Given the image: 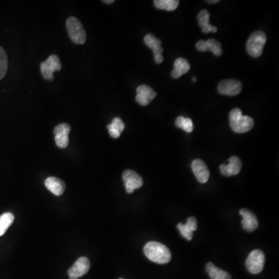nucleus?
I'll return each mask as SVG.
<instances>
[{"label": "nucleus", "instance_id": "nucleus-14", "mask_svg": "<svg viewBox=\"0 0 279 279\" xmlns=\"http://www.w3.org/2000/svg\"><path fill=\"white\" fill-rule=\"evenodd\" d=\"M192 169L196 179L202 184H205L208 182L210 178V171L207 165L201 159H196L192 163Z\"/></svg>", "mask_w": 279, "mask_h": 279}, {"label": "nucleus", "instance_id": "nucleus-12", "mask_svg": "<svg viewBox=\"0 0 279 279\" xmlns=\"http://www.w3.org/2000/svg\"><path fill=\"white\" fill-rule=\"evenodd\" d=\"M136 100L141 106H148L151 101L156 97L157 92L151 87L147 85H141L137 89Z\"/></svg>", "mask_w": 279, "mask_h": 279}, {"label": "nucleus", "instance_id": "nucleus-25", "mask_svg": "<svg viewBox=\"0 0 279 279\" xmlns=\"http://www.w3.org/2000/svg\"><path fill=\"white\" fill-rule=\"evenodd\" d=\"M175 125L179 128L182 129L187 133H192L193 131V120L190 118H185L182 116H179L176 120H175Z\"/></svg>", "mask_w": 279, "mask_h": 279}, {"label": "nucleus", "instance_id": "nucleus-4", "mask_svg": "<svg viewBox=\"0 0 279 279\" xmlns=\"http://www.w3.org/2000/svg\"><path fill=\"white\" fill-rule=\"evenodd\" d=\"M66 28L70 39L77 44H83L86 40V33L82 23L77 18L71 16L67 19Z\"/></svg>", "mask_w": 279, "mask_h": 279}, {"label": "nucleus", "instance_id": "nucleus-16", "mask_svg": "<svg viewBox=\"0 0 279 279\" xmlns=\"http://www.w3.org/2000/svg\"><path fill=\"white\" fill-rule=\"evenodd\" d=\"M240 214L243 217L242 225L245 231L248 232H253L259 227L258 219L252 211H250L247 209H242L240 210Z\"/></svg>", "mask_w": 279, "mask_h": 279}, {"label": "nucleus", "instance_id": "nucleus-3", "mask_svg": "<svg viewBox=\"0 0 279 279\" xmlns=\"http://www.w3.org/2000/svg\"><path fill=\"white\" fill-rule=\"evenodd\" d=\"M267 36L263 31L254 32L250 35L247 42L246 49L248 54L253 57H260L266 45Z\"/></svg>", "mask_w": 279, "mask_h": 279}, {"label": "nucleus", "instance_id": "nucleus-6", "mask_svg": "<svg viewBox=\"0 0 279 279\" xmlns=\"http://www.w3.org/2000/svg\"><path fill=\"white\" fill-rule=\"evenodd\" d=\"M61 69V64L59 57L55 54L50 55V57L43 61L40 64V71L43 78L48 81H52L54 79V72L56 71H60Z\"/></svg>", "mask_w": 279, "mask_h": 279}, {"label": "nucleus", "instance_id": "nucleus-18", "mask_svg": "<svg viewBox=\"0 0 279 279\" xmlns=\"http://www.w3.org/2000/svg\"><path fill=\"white\" fill-rule=\"evenodd\" d=\"M44 185L50 193L57 196H61L65 190L64 182L56 177L47 178L44 182Z\"/></svg>", "mask_w": 279, "mask_h": 279}, {"label": "nucleus", "instance_id": "nucleus-20", "mask_svg": "<svg viewBox=\"0 0 279 279\" xmlns=\"http://www.w3.org/2000/svg\"><path fill=\"white\" fill-rule=\"evenodd\" d=\"M190 64L189 61L183 58V57H179L175 60L174 63V68L172 71V76L174 78H180L182 75H185L186 73L190 70Z\"/></svg>", "mask_w": 279, "mask_h": 279}, {"label": "nucleus", "instance_id": "nucleus-23", "mask_svg": "<svg viewBox=\"0 0 279 279\" xmlns=\"http://www.w3.org/2000/svg\"><path fill=\"white\" fill-rule=\"evenodd\" d=\"M154 4L158 9L174 11L179 6V0H155L154 1Z\"/></svg>", "mask_w": 279, "mask_h": 279}, {"label": "nucleus", "instance_id": "nucleus-30", "mask_svg": "<svg viewBox=\"0 0 279 279\" xmlns=\"http://www.w3.org/2000/svg\"></svg>", "mask_w": 279, "mask_h": 279}, {"label": "nucleus", "instance_id": "nucleus-1", "mask_svg": "<svg viewBox=\"0 0 279 279\" xmlns=\"http://www.w3.org/2000/svg\"><path fill=\"white\" fill-rule=\"evenodd\" d=\"M144 252L145 256L150 261L160 265L168 263L172 259L170 250L165 245L156 241L148 242L144 246Z\"/></svg>", "mask_w": 279, "mask_h": 279}, {"label": "nucleus", "instance_id": "nucleus-21", "mask_svg": "<svg viewBox=\"0 0 279 279\" xmlns=\"http://www.w3.org/2000/svg\"><path fill=\"white\" fill-rule=\"evenodd\" d=\"M206 270L211 279H231L229 273L216 267L215 265L212 262L207 263Z\"/></svg>", "mask_w": 279, "mask_h": 279}, {"label": "nucleus", "instance_id": "nucleus-7", "mask_svg": "<svg viewBox=\"0 0 279 279\" xmlns=\"http://www.w3.org/2000/svg\"><path fill=\"white\" fill-rule=\"evenodd\" d=\"M242 83L236 79H227L220 82L218 85V92L221 95L235 96L242 91Z\"/></svg>", "mask_w": 279, "mask_h": 279}, {"label": "nucleus", "instance_id": "nucleus-15", "mask_svg": "<svg viewBox=\"0 0 279 279\" xmlns=\"http://www.w3.org/2000/svg\"><path fill=\"white\" fill-rule=\"evenodd\" d=\"M241 168H242V161L237 156L230 158L228 165L224 164L220 167V172L226 177L238 175L241 172Z\"/></svg>", "mask_w": 279, "mask_h": 279}, {"label": "nucleus", "instance_id": "nucleus-22", "mask_svg": "<svg viewBox=\"0 0 279 279\" xmlns=\"http://www.w3.org/2000/svg\"><path fill=\"white\" fill-rule=\"evenodd\" d=\"M125 125L121 119L116 117L113 119L110 124L108 125L107 129L109 130V135L113 138H119L122 132L124 130Z\"/></svg>", "mask_w": 279, "mask_h": 279}, {"label": "nucleus", "instance_id": "nucleus-9", "mask_svg": "<svg viewBox=\"0 0 279 279\" xmlns=\"http://www.w3.org/2000/svg\"><path fill=\"white\" fill-rule=\"evenodd\" d=\"M90 269V262L85 257H81L68 269L69 279H78L86 274Z\"/></svg>", "mask_w": 279, "mask_h": 279}, {"label": "nucleus", "instance_id": "nucleus-26", "mask_svg": "<svg viewBox=\"0 0 279 279\" xmlns=\"http://www.w3.org/2000/svg\"><path fill=\"white\" fill-rule=\"evenodd\" d=\"M8 68V57L5 50L0 47V80L2 79L6 74Z\"/></svg>", "mask_w": 279, "mask_h": 279}, {"label": "nucleus", "instance_id": "nucleus-24", "mask_svg": "<svg viewBox=\"0 0 279 279\" xmlns=\"http://www.w3.org/2000/svg\"><path fill=\"white\" fill-rule=\"evenodd\" d=\"M13 221L14 215L11 213H5L0 216V237L5 234Z\"/></svg>", "mask_w": 279, "mask_h": 279}, {"label": "nucleus", "instance_id": "nucleus-17", "mask_svg": "<svg viewBox=\"0 0 279 279\" xmlns=\"http://www.w3.org/2000/svg\"><path fill=\"white\" fill-rule=\"evenodd\" d=\"M177 228L182 237H184L187 241H192L193 232L197 230V220L195 217H189L187 219L186 224H179Z\"/></svg>", "mask_w": 279, "mask_h": 279}, {"label": "nucleus", "instance_id": "nucleus-19", "mask_svg": "<svg viewBox=\"0 0 279 279\" xmlns=\"http://www.w3.org/2000/svg\"><path fill=\"white\" fill-rule=\"evenodd\" d=\"M197 19L203 33H208L210 32L217 33L218 30L217 27L212 26L210 23V12H208V10L203 9L200 11L198 14Z\"/></svg>", "mask_w": 279, "mask_h": 279}, {"label": "nucleus", "instance_id": "nucleus-13", "mask_svg": "<svg viewBox=\"0 0 279 279\" xmlns=\"http://www.w3.org/2000/svg\"><path fill=\"white\" fill-rule=\"evenodd\" d=\"M196 49L202 52L211 51L216 56H221L223 54L221 43L215 39L210 38L207 40H199L196 43Z\"/></svg>", "mask_w": 279, "mask_h": 279}, {"label": "nucleus", "instance_id": "nucleus-8", "mask_svg": "<svg viewBox=\"0 0 279 279\" xmlns=\"http://www.w3.org/2000/svg\"><path fill=\"white\" fill-rule=\"evenodd\" d=\"M123 179L127 193H133L136 189L143 186L142 178L133 170H126L123 174Z\"/></svg>", "mask_w": 279, "mask_h": 279}, {"label": "nucleus", "instance_id": "nucleus-5", "mask_svg": "<svg viewBox=\"0 0 279 279\" xmlns=\"http://www.w3.org/2000/svg\"><path fill=\"white\" fill-rule=\"evenodd\" d=\"M266 263V256L261 250H255L250 253L246 261V267L252 274L262 273Z\"/></svg>", "mask_w": 279, "mask_h": 279}, {"label": "nucleus", "instance_id": "nucleus-29", "mask_svg": "<svg viewBox=\"0 0 279 279\" xmlns=\"http://www.w3.org/2000/svg\"><path fill=\"white\" fill-rule=\"evenodd\" d=\"M196 80H197V79H196V77H193V82H196Z\"/></svg>", "mask_w": 279, "mask_h": 279}, {"label": "nucleus", "instance_id": "nucleus-10", "mask_svg": "<svg viewBox=\"0 0 279 279\" xmlns=\"http://www.w3.org/2000/svg\"><path fill=\"white\" fill-rule=\"evenodd\" d=\"M144 43L146 45L153 50L154 57L157 64H161L163 62V48L161 47V41L156 36L151 33L146 35L144 38Z\"/></svg>", "mask_w": 279, "mask_h": 279}, {"label": "nucleus", "instance_id": "nucleus-2", "mask_svg": "<svg viewBox=\"0 0 279 279\" xmlns=\"http://www.w3.org/2000/svg\"><path fill=\"white\" fill-rule=\"evenodd\" d=\"M229 119L231 129L238 134H244L250 131L255 125L253 118L248 116H244L241 109L238 108L231 110Z\"/></svg>", "mask_w": 279, "mask_h": 279}, {"label": "nucleus", "instance_id": "nucleus-28", "mask_svg": "<svg viewBox=\"0 0 279 279\" xmlns=\"http://www.w3.org/2000/svg\"><path fill=\"white\" fill-rule=\"evenodd\" d=\"M102 2H105V3L111 4L114 2V0H109V1H102Z\"/></svg>", "mask_w": 279, "mask_h": 279}, {"label": "nucleus", "instance_id": "nucleus-27", "mask_svg": "<svg viewBox=\"0 0 279 279\" xmlns=\"http://www.w3.org/2000/svg\"><path fill=\"white\" fill-rule=\"evenodd\" d=\"M207 2H208V3H217V2H220V1H219V0H214V1H210V0H209V1H207Z\"/></svg>", "mask_w": 279, "mask_h": 279}, {"label": "nucleus", "instance_id": "nucleus-11", "mask_svg": "<svg viewBox=\"0 0 279 279\" xmlns=\"http://www.w3.org/2000/svg\"><path fill=\"white\" fill-rule=\"evenodd\" d=\"M71 127L67 123H60L56 126L54 130V140L56 145L61 149L67 148L69 144V135Z\"/></svg>", "mask_w": 279, "mask_h": 279}]
</instances>
